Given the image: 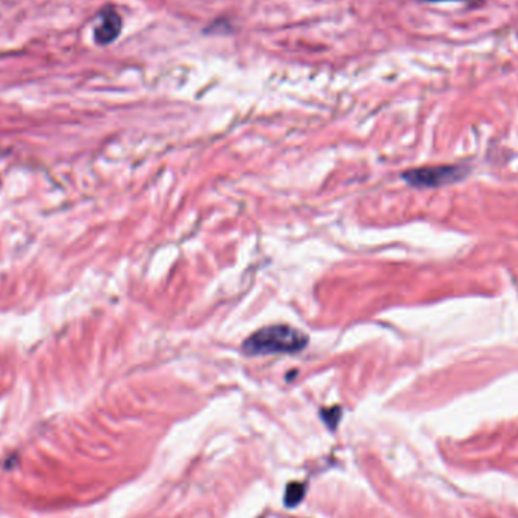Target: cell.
<instances>
[{
	"mask_svg": "<svg viewBox=\"0 0 518 518\" xmlns=\"http://www.w3.org/2000/svg\"><path fill=\"white\" fill-rule=\"evenodd\" d=\"M308 345V337L302 331L288 324H271L252 333L241 345V350L249 357L255 354L296 353Z\"/></svg>",
	"mask_w": 518,
	"mask_h": 518,
	"instance_id": "6da1fadb",
	"label": "cell"
},
{
	"mask_svg": "<svg viewBox=\"0 0 518 518\" xmlns=\"http://www.w3.org/2000/svg\"><path fill=\"white\" fill-rule=\"evenodd\" d=\"M461 167L456 166H435V167H421L403 173V179L408 184L419 188L440 187L458 180L461 178Z\"/></svg>",
	"mask_w": 518,
	"mask_h": 518,
	"instance_id": "7a4b0ae2",
	"label": "cell"
},
{
	"mask_svg": "<svg viewBox=\"0 0 518 518\" xmlns=\"http://www.w3.org/2000/svg\"><path fill=\"white\" fill-rule=\"evenodd\" d=\"M123 22L114 8H105L100 13V23L94 27V42L99 46H108L114 43L121 34Z\"/></svg>",
	"mask_w": 518,
	"mask_h": 518,
	"instance_id": "3957f363",
	"label": "cell"
},
{
	"mask_svg": "<svg viewBox=\"0 0 518 518\" xmlns=\"http://www.w3.org/2000/svg\"><path fill=\"white\" fill-rule=\"evenodd\" d=\"M304 493H307V486L299 482H291L287 486L285 491V505L287 507H294L297 506L304 497Z\"/></svg>",
	"mask_w": 518,
	"mask_h": 518,
	"instance_id": "277c9868",
	"label": "cell"
},
{
	"mask_svg": "<svg viewBox=\"0 0 518 518\" xmlns=\"http://www.w3.org/2000/svg\"><path fill=\"white\" fill-rule=\"evenodd\" d=\"M321 417H323L324 421L328 423L329 428H337V424H338L340 417H341V409L340 408H332V409H328V411H323Z\"/></svg>",
	"mask_w": 518,
	"mask_h": 518,
	"instance_id": "5b68a950",
	"label": "cell"
},
{
	"mask_svg": "<svg viewBox=\"0 0 518 518\" xmlns=\"http://www.w3.org/2000/svg\"><path fill=\"white\" fill-rule=\"evenodd\" d=\"M423 2H429V4H443V2H469V4H471L473 0H423Z\"/></svg>",
	"mask_w": 518,
	"mask_h": 518,
	"instance_id": "8992f818",
	"label": "cell"
}]
</instances>
